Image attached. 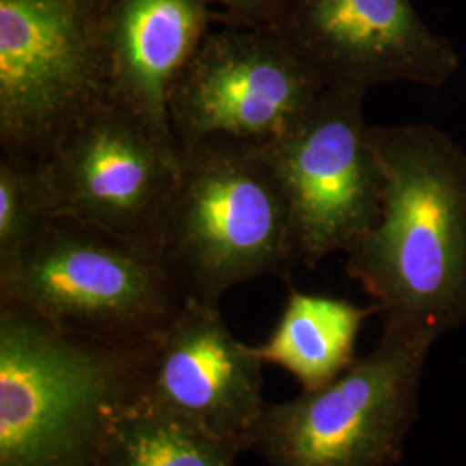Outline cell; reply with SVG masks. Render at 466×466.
<instances>
[{"instance_id":"obj_1","label":"cell","mask_w":466,"mask_h":466,"mask_svg":"<svg viewBox=\"0 0 466 466\" xmlns=\"http://www.w3.org/2000/svg\"><path fill=\"white\" fill-rule=\"evenodd\" d=\"M383 171L382 215L346 271L383 327L433 339L466 321V150L432 125L370 127Z\"/></svg>"},{"instance_id":"obj_2","label":"cell","mask_w":466,"mask_h":466,"mask_svg":"<svg viewBox=\"0 0 466 466\" xmlns=\"http://www.w3.org/2000/svg\"><path fill=\"white\" fill-rule=\"evenodd\" d=\"M150 344L102 342L0 304V466H97L140 396Z\"/></svg>"},{"instance_id":"obj_3","label":"cell","mask_w":466,"mask_h":466,"mask_svg":"<svg viewBox=\"0 0 466 466\" xmlns=\"http://www.w3.org/2000/svg\"><path fill=\"white\" fill-rule=\"evenodd\" d=\"M156 256L185 302L218 306L240 283H290L299 261L292 213L256 146L211 138L180 154Z\"/></svg>"},{"instance_id":"obj_4","label":"cell","mask_w":466,"mask_h":466,"mask_svg":"<svg viewBox=\"0 0 466 466\" xmlns=\"http://www.w3.org/2000/svg\"><path fill=\"white\" fill-rule=\"evenodd\" d=\"M0 304L111 344L154 342L185 306L159 259L113 233L56 218L0 263Z\"/></svg>"},{"instance_id":"obj_5","label":"cell","mask_w":466,"mask_h":466,"mask_svg":"<svg viewBox=\"0 0 466 466\" xmlns=\"http://www.w3.org/2000/svg\"><path fill=\"white\" fill-rule=\"evenodd\" d=\"M111 0H0V150L38 167L115 102Z\"/></svg>"},{"instance_id":"obj_6","label":"cell","mask_w":466,"mask_h":466,"mask_svg":"<svg viewBox=\"0 0 466 466\" xmlns=\"http://www.w3.org/2000/svg\"><path fill=\"white\" fill-rule=\"evenodd\" d=\"M432 335L383 327L375 350L332 383L267 402L252 448L268 466H392L418 413Z\"/></svg>"},{"instance_id":"obj_7","label":"cell","mask_w":466,"mask_h":466,"mask_svg":"<svg viewBox=\"0 0 466 466\" xmlns=\"http://www.w3.org/2000/svg\"><path fill=\"white\" fill-rule=\"evenodd\" d=\"M365 94L325 88L299 123L256 146L289 200L299 261L350 252L382 215V167L363 117Z\"/></svg>"},{"instance_id":"obj_8","label":"cell","mask_w":466,"mask_h":466,"mask_svg":"<svg viewBox=\"0 0 466 466\" xmlns=\"http://www.w3.org/2000/svg\"><path fill=\"white\" fill-rule=\"evenodd\" d=\"M323 90L273 28L228 23L209 30L177 76L169 127L180 154L211 138L263 146L289 134Z\"/></svg>"},{"instance_id":"obj_9","label":"cell","mask_w":466,"mask_h":466,"mask_svg":"<svg viewBox=\"0 0 466 466\" xmlns=\"http://www.w3.org/2000/svg\"><path fill=\"white\" fill-rule=\"evenodd\" d=\"M35 167L54 219L96 227L156 256L182 163L127 109L109 104L96 111Z\"/></svg>"},{"instance_id":"obj_10","label":"cell","mask_w":466,"mask_h":466,"mask_svg":"<svg viewBox=\"0 0 466 466\" xmlns=\"http://www.w3.org/2000/svg\"><path fill=\"white\" fill-rule=\"evenodd\" d=\"M273 30L329 90L379 85L441 88L460 56L418 16L411 0H287Z\"/></svg>"},{"instance_id":"obj_11","label":"cell","mask_w":466,"mask_h":466,"mask_svg":"<svg viewBox=\"0 0 466 466\" xmlns=\"http://www.w3.org/2000/svg\"><path fill=\"white\" fill-rule=\"evenodd\" d=\"M263 365L218 306L187 300L150 344L138 398L250 451L267 406Z\"/></svg>"},{"instance_id":"obj_12","label":"cell","mask_w":466,"mask_h":466,"mask_svg":"<svg viewBox=\"0 0 466 466\" xmlns=\"http://www.w3.org/2000/svg\"><path fill=\"white\" fill-rule=\"evenodd\" d=\"M213 23L225 16L202 0H111L109 7L115 102L178 163L167 97Z\"/></svg>"},{"instance_id":"obj_13","label":"cell","mask_w":466,"mask_h":466,"mask_svg":"<svg viewBox=\"0 0 466 466\" xmlns=\"http://www.w3.org/2000/svg\"><path fill=\"white\" fill-rule=\"evenodd\" d=\"M371 315H379L375 304L361 308L350 300L290 289L273 332L254 350L265 365L294 375L302 390H317L356 361V339Z\"/></svg>"},{"instance_id":"obj_14","label":"cell","mask_w":466,"mask_h":466,"mask_svg":"<svg viewBox=\"0 0 466 466\" xmlns=\"http://www.w3.org/2000/svg\"><path fill=\"white\" fill-rule=\"evenodd\" d=\"M248 448L137 398L113 421L97 466H235Z\"/></svg>"},{"instance_id":"obj_15","label":"cell","mask_w":466,"mask_h":466,"mask_svg":"<svg viewBox=\"0 0 466 466\" xmlns=\"http://www.w3.org/2000/svg\"><path fill=\"white\" fill-rule=\"evenodd\" d=\"M52 219L36 167L0 157V263L32 244Z\"/></svg>"},{"instance_id":"obj_16","label":"cell","mask_w":466,"mask_h":466,"mask_svg":"<svg viewBox=\"0 0 466 466\" xmlns=\"http://www.w3.org/2000/svg\"><path fill=\"white\" fill-rule=\"evenodd\" d=\"M225 16L223 25L273 28L287 0H202Z\"/></svg>"}]
</instances>
